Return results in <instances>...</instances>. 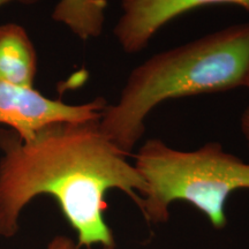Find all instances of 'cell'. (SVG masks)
<instances>
[{"label": "cell", "mask_w": 249, "mask_h": 249, "mask_svg": "<svg viewBox=\"0 0 249 249\" xmlns=\"http://www.w3.org/2000/svg\"><path fill=\"white\" fill-rule=\"evenodd\" d=\"M0 235L12 238L23 208L36 196L50 195L77 234V246H116L105 222L107 196L124 192L141 207L144 180L121 150L102 132L99 120L61 123L22 141L0 129Z\"/></svg>", "instance_id": "cell-1"}, {"label": "cell", "mask_w": 249, "mask_h": 249, "mask_svg": "<svg viewBox=\"0 0 249 249\" xmlns=\"http://www.w3.org/2000/svg\"><path fill=\"white\" fill-rule=\"evenodd\" d=\"M249 71V23L233 24L158 52L130 71L99 127L130 155L145 132V119L165 101L245 87Z\"/></svg>", "instance_id": "cell-2"}, {"label": "cell", "mask_w": 249, "mask_h": 249, "mask_svg": "<svg viewBox=\"0 0 249 249\" xmlns=\"http://www.w3.org/2000/svg\"><path fill=\"white\" fill-rule=\"evenodd\" d=\"M134 160L147 186L139 209L151 224L167 222L170 205L182 201L205 214L214 229L223 230L229 196L249 189V163L218 142L182 151L151 139L143 143Z\"/></svg>", "instance_id": "cell-3"}, {"label": "cell", "mask_w": 249, "mask_h": 249, "mask_svg": "<svg viewBox=\"0 0 249 249\" xmlns=\"http://www.w3.org/2000/svg\"><path fill=\"white\" fill-rule=\"evenodd\" d=\"M107 107L103 97L85 104H66L45 97L33 87L18 86L0 77V124L11 127L22 141L54 124L99 120Z\"/></svg>", "instance_id": "cell-4"}, {"label": "cell", "mask_w": 249, "mask_h": 249, "mask_svg": "<svg viewBox=\"0 0 249 249\" xmlns=\"http://www.w3.org/2000/svg\"><path fill=\"white\" fill-rule=\"evenodd\" d=\"M213 5H235L249 12V0H121L114 37L126 53H139L165 24L193 9Z\"/></svg>", "instance_id": "cell-5"}, {"label": "cell", "mask_w": 249, "mask_h": 249, "mask_svg": "<svg viewBox=\"0 0 249 249\" xmlns=\"http://www.w3.org/2000/svg\"><path fill=\"white\" fill-rule=\"evenodd\" d=\"M37 57L22 27L7 23L0 27V77L14 85L33 87Z\"/></svg>", "instance_id": "cell-6"}, {"label": "cell", "mask_w": 249, "mask_h": 249, "mask_svg": "<svg viewBox=\"0 0 249 249\" xmlns=\"http://www.w3.org/2000/svg\"><path fill=\"white\" fill-rule=\"evenodd\" d=\"M107 8V0H59L52 18L87 40L102 34Z\"/></svg>", "instance_id": "cell-7"}, {"label": "cell", "mask_w": 249, "mask_h": 249, "mask_svg": "<svg viewBox=\"0 0 249 249\" xmlns=\"http://www.w3.org/2000/svg\"><path fill=\"white\" fill-rule=\"evenodd\" d=\"M46 249H80V247L68 236L57 235L49 242ZM103 249H116V246H105Z\"/></svg>", "instance_id": "cell-8"}, {"label": "cell", "mask_w": 249, "mask_h": 249, "mask_svg": "<svg viewBox=\"0 0 249 249\" xmlns=\"http://www.w3.org/2000/svg\"><path fill=\"white\" fill-rule=\"evenodd\" d=\"M240 128L249 150V107L242 112L241 118H240Z\"/></svg>", "instance_id": "cell-9"}, {"label": "cell", "mask_w": 249, "mask_h": 249, "mask_svg": "<svg viewBox=\"0 0 249 249\" xmlns=\"http://www.w3.org/2000/svg\"><path fill=\"white\" fill-rule=\"evenodd\" d=\"M37 1H38V0H0V7L4 5L11 4V2H21V4L30 5V4H35Z\"/></svg>", "instance_id": "cell-10"}, {"label": "cell", "mask_w": 249, "mask_h": 249, "mask_svg": "<svg viewBox=\"0 0 249 249\" xmlns=\"http://www.w3.org/2000/svg\"><path fill=\"white\" fill-rule=\"evenodd\" d=\"M246 88L249 90V71H248V75H247V79H246V85H245Z\"/></svg>", "instance_id": "cell-11"}]
</instances>
